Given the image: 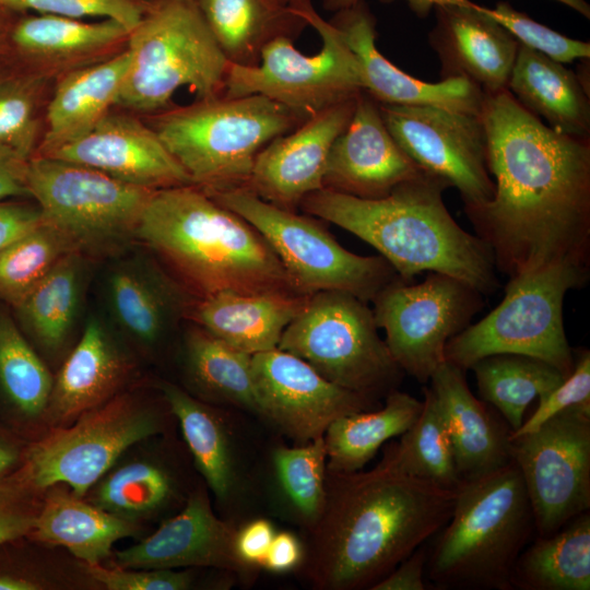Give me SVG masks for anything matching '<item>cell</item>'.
Returning <instances> with one entry per match:
<instances>
[{
  "label": "cell",
  "mask_w": 590,
  "mask_h": 590,
  "mask_svg": "<svg viewBox=\"0 0 590 590\" xmlns=\"http://www.w3.org/2000/svg\"><path fill=\"white\" fill-rule=\"evenodd\" d=\"M493 198L464 206L496 270L512 278L571 261L589 267L590 138L554 131L508 90L484 94Z\"/></svg>",
  "instance_id": "1"
},
{
  "label": "cell",
  "mask_w": 590,
  "mask_h": 590,
  "mask_svg": "<svg viewBox=\"0 0 590 590\" xmlns=\"http://www.w3.org/2000/svg\"><path fill=\"white\" fill-rule=\"evenodd\" d=\"M456 489L406 474L385 457L371 470L327 471L323 509L299 565L320 590L368 589L435 536Z\"/></svg>",
  "instance_id": "2"
},
{
  "label": "cell",
  "mask_w": 590,
  "mask_h": 590,
  "mask_svg": "<svg viewBox=\"0 0 590 590\" xmlns=\"http://www.w3.org/2000/svg\"><path fill=\"white\" fill-rule=\"evenodd\" d=\"M448 188L445 179L423 170L384 198L322 188L305 197L299 208L373 246L405 282L437 272L489 295L499 286L493 252L451 216L442 200Z\"/></svg>",
  "instance_id": "3"
},
{
  "label": "cell",
  "mask_w": 590,
  "mask_h": 590,
  "mask_svg": "<svg viewBox=\"0 0 590 590\" xmlns=\"http://www.w3.org/2000/svg\"><path fill=\"white\" fill-rule=\"evenodd\" d=\"M138 239L197 298L221 292L297 293L266 238L197 186L155 190Z\"/></svg>",
  "instance_id": "4"
},
{
  "label": "cell",
  "mask_w": 590,
  "mask_h": 590,
  "mask_svg": "<svg viewBox=\"0 0 590 590\" xmlns=\"http://www.w3.org/2000/svg\"><path fill=\"white\" fill-rule=\"evenodd\" d=\"M535 534L534 517L512 460L456 488L452 514L427 551L433 589L512 590L520 553Z\"/></svg>",
  "instance_id": "5"
},
{
  "label": "cell",
  "mask_w": 590,
  "mask_h": 590,
  "mask_svg": "<svg viewBox=\"0 0 590 590\" xmlns=\"http://www.w3.org/2000/svg\"><path fill=\"white\" fill-rule=\"evenodd\" d=\"M151 116L149 126L206 193L245 188L258 153L308 119L260 94L198 99Z\"/></svg>",
  "instance_id": "6"
},
{
  "label": "cell",
  "mask_w": 590,
  "mask_h": 590,
  "mask_svg": "<svg viewBox=\"0 0 590 590\" xmlns=\"http://www.w3.org/2000/svg\"><path fill=\"white\" fill-rule=\"evenodd\" d=\"M129 68L116 105L154 115L188 87L198 99L224 95L229 61L210 32L196 0H155L130 31Z\"/></svg>",
  "instance_id": "7"
},
{
  "label": "cell",
  "mask_w": 590,
  "mask_h": 590,
  "mask_svg": "<svg viewBox=\"0 0 590 590\" xmlns=\"http://www.w3.org/2000/svg\"><path fill=\"white\" fill-rule=\"evenodd\" d=\"M589 267L563 261L509 278L503 300L484 318L451 338L445 361L464 371L494 354L541 359L565 378L575 364L563 322L568 291L585 286Z\"/></svg>",
  "instance_id": "8"
},
{
  "label": "cell",
  "mask_w": 590,
  "mask_h": 590,
  "mask_svg": "<svg viewBox=\"0 0 590 590\" xmlns=\"http://www.w3.org/2000/svg\"><path fill=\"white\" fill-rule=\"evenodd\" d=\"M26 184L44 222L90 258L117 255L138 238L142 213L155 191L43 155L28 160Z\"/></svg>",
  "instance_id": "9"
},
{
  "label": "cell",
  "mask_w": 590,
  "mask_h": 590,
  "mask_svg": "<svg viewBox=\"0 0 590 590\" xmlns=\"http://www.w3.org/2000/svg\"><path fill=\"white\" fill-rule=\"evenodd\" d=\"M378 329L366 302L323 291L308 297L278 349L302 358L330 382L378 401L397 390L404 375Z\"/></svg>",
  "instance_id": "10"
},
{
  "label": "cell",
  "mask_w": 590,
  "mask_h": 590,
  "mask_svg": "<svg viewBox=\"0 0 590 590\" xmlns=\"http://www.w3.org/2000/svg\"><path fill=\"white\" fill-rule=\"evenodd\" d=\"M208 194L266 238L300 295L341 291L368 303L399 278L384 257L349 251L309 214L273 205L247 188Z\"/></svg>",
  "instance_id": "11"
},
{
  "label": "cell",
  "mask_w": 590,
  "mask_h": 590,
  "mask_svg": "<svg viewBox=\"0 0 590 590\" xmlns=\"http://www.w3.org/2000/svg\"><path fill=\"white\" fill-rule=\"evenodd\" d=\"M294 11L317 31L321 49L307 56L294 47L292 38L278 37L263 48L257 66L229 62L224 96L260 94L309 118L363 91L356 59L341 33L311 2Z\"/></svg>",
  "instance_id": "12"
},
{
  "label": "cell",
  "mask_w": 590,
  "mask_h": 590,
  "mask_svg": "<svg viewBox=\"0 0 590 590\" xmlns=\"http://www.w3.org/2000/svg\"><path fill=\"white\" fill-rule=\"evenodd\" d=\"M483 296L456 278L428 272L417 284L397 278L373 299V312L396 363L425 385L445 362L448 341L482 309Z\"/></svg>",
  "instance_id": "13"
},
{
  "label": "cell",
  "mask_w": 590,
  "mask_h": 590,
  "mask_svg": "<svg viewBox=\"0 0 590 590\" xmlns=\"http://www.w3.org/2000/svg\"><path fill=\"white\" fill-rule=\"evenodd\" d=\"M161 429L153 411L130 396H115L34 445L25 475L37 489L63 483L82 497L129 447Z\"/></svg>",
  "instance_id": "14"
},
{
  "label": "cell",
  "mask_w": 590,
  "mask_h": 590,
  "mask_svg": "<svg viewBox=\"0 0 590 590\" xmlns=\"http://www.w3.org/2000/svg\"><path fill=\"white\" fill-rule=\"evenodd\" d=\"M533 511L535 535L547 536L590 509V406H573L511 438Z\"/></svg>",
  "instance_id": "15"
},
{
  "label": "cell",
  "mask_w": 590,
  "mask_h": 590,
  "mask_svg": "<svg viewBox=\"0 0 590 590\" xmlns=\"http://www.w3.org/2000/svg\"><path fill=\"white\" fill-rule=\"evenodd\" d=\"M379 109L406 155L424 172L457 188L464 206L493 198L495 184L487 168V137L480 115L429 105L379 103Z\"/></svg>",
  "instance_id": "16"
},
{
  "label": "cell",
  "mask_w": 590,
  "mask_h": 590,
  "mask_svg": "<svg viewBox=\"0 0 590 590\" xmlns=\"http://www.w3.org/2000/svg\"><path fill=\"white\" fill-rule=\"evenodd\" d=\"M252 376L261 417L296 445L322 436L341 416L379 408L378 401L330 382L278 347L252 355Z\"/></svg>",
  "instance_id": "17"
},
{
  "label": "cell",
  "mask_w": 590,
  "mask_h": 590,
  "mask_svg": "<svg viewBox=\"0 0 590 590\" xmlns=\"http://www.w3.org/2000/svg\"><path fill=\"white\" fill-rule=\"evenodd\" d=\"M356 97L309 117L269 142L258 153L245 188L273 205L296 211L305 197L323 188L330 149L350 122Z\"/></svg>",
  "instance_id": "18"
},
{
  "label": "cell",
  "mask_w": 590,
  "mask_h": 590,
  "mask_svg": "<svg viewBox=\"0 0 590 590\" xmlns=\"http://www.w3.org/2000/svg\"><path fill=\"white\" fill-rule=\"evenodd\" d=\"M422 172L389 132L379 103L362 91L350 122L330 149L323 188L362 199H379Z\"/></svg>",
  "instance_id": "19"
},
{
  "label": "cell",
  "mask_w": 590,
  "mask_h": 590,
  "mask_svg": "<svg viewBox=\"0 0 590 590\" xmlns=\"http://www.w3.org/2000/svg\"><path fill=\"white\" fill-rule=\"evenodd\" d=\"M43 156L93 167L150 190L192 185L156 132L130 111H109L84 137Z\"/></svg>",
  "instance_id": "20"
},
{
  "label": "cell",
  "mask_w": 590,
  "mask_h": 590,
  "mask_svg": "<svg viewBox=\"0 0 590 590\" xmlns=\"http://www.w3.org/2000/svg\"><path fill=\"white\" fill-rule=\"evenodd\" d=\"M238 529L214 514L204 491L193 492L179 514L153 534L115 554L116 566L134 569L217 568L250 577L238 555Z\"/></svg>",
  "instance_id": "21"
},
{
  "label": "cell",
  "mask_w": 590,
  "mask_h": 590,
  "mask_svg": "<svg viewBox=\"0 0 590 590\" xmlns=\"http://www.w3.org/2000/svg\"><path fill=\"white\" fill-rule=\"evenodd\" d=\"M331 24L353 52L362 90L380 104L429 105L480 115L484 93L467 79L437 83L417 80L382 56L376 47V19L365 0L334 12Z\"/></svg>",
  "instance_id": "22"
},
{
  "label": "cell",
  "mask_w": 590,
  "mask_h": 590,
  "mask_svg": "<svg viewBox=\"0 0 590 590\" xmlns=\"http://www.w3.org/2000/svg\"><path fill=\"white\" fill-rule=\"evenodd\" d=\"M436 7L428 43L440 62V78L467 79L484 94L507 90L519 43L476 8Z\"/></svg>",
  "instance_id": "23"
},
{
  "label": "cell",
  "mask_w": 590,
  "mask_h": 590,
  "mask_svg": "<svg viewBox=\"0 0 590 590\" xmlns=\"http://www.w3.org/2000/svg\"><path fill=\"white\" fill-rule=\"evenodd\" d=\"M130 31L119 22L27 14L15 21L9 54L52 80L127 49Z\"/></svg>",
  "instance_id": "24"
},
{
  "label": "cell",
  "mask_w": 590,
  "mask_h": 590,
  "mask_svg": "<svg viewBox=\"0 0 590 590\" xmlns=\"http://www.w3.org/2000/svg\"><path fill=\"white\" fill-rule=\"evenodd\" d=\"M428 382L445 418L461 480L512 461L510 427L470 391L463 369L445 361Z\"/></svg>",
  "instance_id": "25"
},
{
  "label": "cell",
  "mask_w": 590,
  "mask_h": 590,
  "mask_svg": "<svg viewBox=\"0 0 590 590\" xmlns=\"http://www.w3.org/2000/svg\"><path fill=\"white\" fill-rule=\"evenodd\" d=\"M109 297L120 326L138 341L153 345L188 315L197 300L160 264L144 258L119 263L109 276Z\"/></svg>",
  "instance_id": "26"
},
{
  "label": "cell",
  "mask_w": 590,
  "mask_h": 590,
  "mask_svg": "<svg viewBox=\"0 0 590 590\" xmlns=\"http://www.w3.org/2000/svg\"><path fill=\"white\" fill-rule=\"evenodd\" d=\"M308 297L290 292H221L197 298L188 318L228 345L253 355L278 347Z\"/></svg>",
  "instance_id": "27"
},
{
  "label": "cell",
  "mask_w": 590,
  "mask_h": 590,
  "mask_svg": "<svg viewBox=\"0 0 590 590\" xmlns=\"http://www.w3.org/2000/svg\"><path fill=\"white\" fill-rule=\"evenodd\" d=\"M128 49L55 80L34 155H48L88 133L116 105L129 68Z\"/></svg>",
  "instance_id": "28"
},
{
  "label": "cell",
  "mask_w": 590,
  "mask_h": 590,
  "mask_svg": "<svg viewBox=\"0 0 590 590\" xmlns=\"http://www.w3.org/2000/svg\"><path fill=\"white\" fill-rule=\"evenodd\" d=\"M129 371L126 355L92 318L54 381L46 409L57 421L78 417L115 397Z\"/></svg>",
  "instance_id": "29"
},
{
  "label": "cell",
  "mask_w": 590,
  "mask_h": 590,
  "mask_svg": "<svg viewBox=\"0 0 590 590\" xmlns=\"http://www.w3.org/2000/svg\"><path fill=\"white\" fill-rule=\"evenodd\" d=\"M507 90L554 131L590 138V95L564 63L519 44Z\"/></svg>",
  "instance_id": "30"
},
{
  "label": "cell",
  "mask_w": 590,
  "mask_h": 590,
  "mask_svg": "<svg viewBox=\"0 0 590 590\" xmlns=\"http://www.w3.org/2000/svg\"><path fill=\"white\" fill-rule=\"evenodd\" d=\"M226 59L257 66L263 48L278 37L296 38L307 23L275 0H196Z\"/></svg>",
  "instance_id": "31"
},
{
  "label": "cell",
  "mask_w": 590,
  "mask_h": 590,
  "mask_svg": "<svg viewBox=\"0 0 590 590\" xmlns=\"http://www.w3.org/2000/svg\"><path fill=\"white\" fill-rule=\"evenodd\" d=\"M137 532L131 520L62 491L47 496L31 531L36 540L63 546L85 564H99L118 540Z\"/></svg>",
  "instance_id": "32"
},
{
  "label": "cell",
  "mask_w": 590,
  "mask_h": 590,
  "mask_svg": "<svg viewBox=\"0 0 590 590\" xmlns=\"http://www.w3.org/2000/svg\"><path fill=\"white\" fill-rule=\"evenodd\" d=\"M161 390L205 483L219 500L233 499L240 479L226 422L214 409L173 384H161Z\"/></svg>",
  "instance_id": "33"
},
{
  "label": "cell",
  "mask_w": 590,
  "mask_h": 590,
  "mask_svg": "<svg viewBox=\"0 0 590 590\" xmlns=\"http://www.w3.org/2000/svg\"><path fill=\"white\" fill-rule=\"evenodd\" d=\"M423 401L393 390L385 405L333 421L323 434L327 471L349 473L362 470L389 439L405 433L416 421Z\"/></svg>",
  "instance_id": "34"
},
{
  "label": "cell",
  "mask_w": 590,
  "mask_h": 590,
  "mask_svg": "<svg viewBox=\"0 0 590 590\" xmlns=\"http://www.w3.org/2000/svg\"><path fill=\"white\" fill-rule=\"evenodd\" d=\"M511 586L519 590H589V511L551 535H536L518 556Z\"/></svg>",
  "instance_id": "35"
},
{
  "label": "cell",
  "mask_w": 590,
  "mask_h": 590,
  "mask_svg": "<svg viewBox=\"0 0 590 590\" xmlns=\"http://www.w3.org/2000/svg\"><path fill=\"white\" fill-rule=\"evenodd\" d=\"M185 367L201 396L261 417L252 376V355L194 324L185 335Z\"/></svg>",
  "instance_id": "36"
},
{
  "label": "cell",
  "mask_w": 590,
  "mask_h": 590,
  "mask_svg": "<svg viewBox=\"0 0 590 590\" xmlns=\"http://www.w3.org/2000/svg\"><path fill=\"white\" fill-rule=\"evenodd\" d=\"M474 371L480 397L504 417L511 433L523 423L527 408L563 382L552 365L520 354H494L479 359Z\"/></svg>",
  "instance_id": "37"
},
{
  "label": "cell",
  "mask_w": 590,
  "mask_h": 590,
  "mask_svg": "<svg viewBox=\"0 0 590 590\" xmlns=\"http://www.w3.org/2000/svg\"><path fill=\"white\" fill-rule=\"evenodd\" d=\"M54 83L13 55H0V143L26 158L36 153Z\"/></svg>",
  "instance_id": "38"
},
{
  "label": "cell",
  "mask_w": 590,
  "mask_h": 590,
  "mask_svg": "<svg viewBox=\"0 0 590 590\" xmlns=\"http://www.w3.org/2000/svg\"><path fill=\"white\" fill-rule=\"evenodd\" d=\"M84 256H64L16 307L37 342L55 352L68 340L78 315Z\"/></svg>",
  "instance_id": "39"
},
{
  "label": "cell",
  "mask_w": 590,
  "mask_h": 590,
  "mask_svg": "<svg viewBox=\"0 0 590 590\" xmlns=\"http://www.w3.org/2000/svg\"><path fill=\"white\" fill-rule=\"evenodd\" d=\"M423 408L413 425L384 456L400 471L456 489L461 483L441 410L427 386Z\"/></svg>",
  "instance_id": "40"
},
{
  "label": "cell",
  "mask_w": 590,
  "mask_h": 590,
  "mask_svg": "<svg viewBox=\"0 0 590 590\" xmlns=\"http://www.w3.org/2000/svg\"><path fill=\"white\" fill-rule=\"evenodd\" d=\"M70 252L71 243L45 222L9 244L0 250V299L16 308Z\"/></svg>",
  "instance_id": "41"
},
{
  "label": "cell",
  "mask_w": 590,
  "mask_h": 590,
  "mask_svg": "<svg viewBox=\"0 0 590 590\" xmlns=\"http://www.w3.org/2000/svg\"><path fill=\"white\" fill-rule=\"evenodd\" d=\"M272 463L286 505L309 530L318 520L326 498L327 449L323 435L295 447H278Z\"/></svg>",
  "instance_id": "42"
},
{
  "label": "cell",
  "mask_w": 590,
  "mask_h": 590,
  "mask_svg": "<svg viewBox=\"0 0 590 590\" xmlns=\"http://www.w3.org/2000/svg\"><path fill=\"white\" fill-rule=\"evenodd\" d=\"M174 480L162 465L140 460L115 470L98 485L93 504L129 519L151 515L173 497Z\"/></svg>",
  "instance_id": "43"
},
{
  "label": "cell",
  "mask_w": 590,
  "mask_h": 590,
  "mask_svg": "<svg viewBox=\"0 0 590 590\" xmlns=\"http://www.w3.org/2000/svg\"><path fill=\"white\" fill-rule=\"evenodd\" d=\"M0 382L14 405L27 415L46 410L54 380L15 323L0 314Z\"/></svg>",
  "instance_id": "44"
},
{
  "label": "cell",
  "mask_w": 590,
  "mask_h": 590,
  "mask_svg": "<svg viewBox=\"0 0 590 590\" xmlns=\"http://www.w3.org/2000/svg\"><path fill=\"white\" fill-rule=\"evenodd\" d=\"M477 10L506 28L519 44L562 63L590 58V43L567 37L514 9L498 2L494 9L476 5Z\"/></svg>",
  "instance_id": "45"
},
{
  "label": "cell",
  "mask_w": 590,
  "mask_h": 590,
  "mask_svg": "<svg viewBox=\"0 0 590 590\" xmlns=\"http://www.w3.org/2000/svg\"><path fill=\"white\" fill-rule=\"evenodd\" d=\"M155 0H0L14 12L54 14L74 19L101 17L134 28Z\"/></svg>",
  "instance_id": "46"
},
{
  "label": "cell",
  "mask_w": 590,
  "mask_h": 590,
  "mask_svg": "<svg viewBox=\"0 0 590 590\" xmlns=\"http://www.w3.org/2000/svg\"><path fill=\"white\" fill-rule=\"evenodd\" d=\"M590 406V351H579L571 373L560 385L542 398L535 411L522 425L511 433L510 438L539 428L543 423L573 406Z\"/></svg>",
  "instance_id": "47"
},
{
  "label": "cell",
  "mask_w": 590,
  "mask_h": 590,
  "mask_svg": "<svg viewBox=\"0 0 590 590\" xmlns=\"http://www.w3.org/2000/svg\"><path fill=\"white\" fill-rule=\"evenodd\" d=\"M88 575L108 590H186L192 585L189 571L174 569L106 568L85 564Z\"/></svg>",
  "instance_id": "48"
},
{
  "label": "cell",
  "mask_w": 590,
  "mask_h": 590,
  "mask_svg": "<svg viewBox=\"0 0 590 590\" xmlns=\"http://www.w3.org/2000/svg\"><path fill=\"white\" fill-rule=\"evenodd\" d=\"M38 511L22 489L0 487V544L31 533Z\"/></svg>",
  "instance_id": "49"
},
{
  "label": "cell",
  "mask_w": 590,
  "mask_h": 590,
  "mask_svg": "<svg viewBox=\"0 0 590 590\" xmlns=\"http://www.w3.org/2000/svg\"><path fill=\"white\" fill-rule=\"evenodd\" d=\"M427 548L425 544L402 560L392 571L375 583L370 590H427L425 578Z\"/></svg>",
  "instance_id": "50"
},
{
  "label": "cell",
  "mask_w": 590,
  "mask_h": 590,
  "mask_svg": "<svg viewBox=\"0 0 590 590\" xmlns=\"http://www.w3.org/2000/svg\"><path fill=\"white\" fill-rule=\"evenodd\" d=\"M43 222L37 204L0 201V250Z\"/></svg>",
  "instance_id": "51"
},
{
  "label": "cell",
  "mask_w": 590,
  "mask_h": 590,
  "mask_svg": "<svg viewBox=\"0 0 590 590\" xmlns=\"http://www.w3.org/2000/svg\"><path fill=\"white\" fill-rule=\"evenodd\" d=\"M275 531L271 522L256 519L238 529L236 548L239 557L252 567H261Z\"/></svg>",
  "instance_id": "52"
},
{
  "label": "cell",
  "mask_w": 590,
  "mask_h": 590,
  "mask_svg": "<svg viewBox=\"0 0 590 590\" xmlns=\"http://www.w3.org/2000/svg\"><path fill=\"white\" fill-rule=\"evenodd\" d=\"M30 158L0 143V201L30 197L26 169Z\"/></svg>",
  "instance_id": "53"
},
{
  "label": "cell",
  "mask_w": 590,
  "mask_h": 590,
  "mask_svg": "<svg viewBox=\"0 0 590 590\" xmlns=\"http://www.w3.org/2000/svg\"><path fill=\"white\" fill-rule=\"evenodd\" d=\"M303 558L302 543L293 533L275 532L261 567L273 573H285L299 567Z\"/></svg>",
  "instance_id": "54"
},
{
  "label": "cell",
  "mask_w": 590,
  "mask_h": 590,
  "mask_svg": "<svg viewBox=\"0 0 590 590\" xmlns=\"http://www.w3.org/2000/svg\"><path fill=\"white\" fill-rule=\"evenodd\" d=\"M382 2H391L393 0H380ZM409 8L418 16H427L433 9L439 5H463L471 7L474 4L471 0H405Z\"/></svg>",
  "instance_id": "55"
},
{
  "label": "cell",
  "mask_w": 590,
  "mask_h": 590,
  "mask_svg": "<svg viewBox=\"0 0 590 590\" xmlns=\"http://www.w3.org/2000/svg\"><path fill=\"white\" fill-rule=\"evenodd\" d=\"M13 12L0 5V55L9 54L10 51V34L16 21L11 16Z\"/></svg>",
  "instance_id": "56"
},
{
  "label": "cell",
  "mask_w": 590,
  "mask_h": 590,
  "mask_svg": "<svg viewBox=\"0 0 590 590\" xmlns=\"http://www.w3.org/2000/svg\"><path fill=\"white\" fill-rule=\"evenodd\" d=\"M40 583L14 575H0V590H36Z\"/></svg>",
  "instance_id": "57"
},
{
  "label": "cell",
  "mask_w": 590,
  "mask_h": 590,
  "mask_svg": "<svg viewBox=\"0 0 590 590\" xmlns=\"http://www.w3.org/2000/svg\"><path fill=\"white\" fill-rule=\"evenodd\" d=\"M575 75L583 91L590 95V58L578 59Z\"/></svg>",
  "instance_id": "58"
},
{
  "label": "cell",
  "mask_w": 590,
  "mask_h": 590,
  "mask_svg": "<svg viewBox=\"0 0 590 590\" xmlns=\"http://www.w3.org/2000/svg\"><path fill=\"white\" fill-rule=\"evenodd\" d=\"M556 1L571 8L573 10H575L576 12H578L586 19L590 17V5L586 0H556Z\"/></svg>",
  "instance_id": "59"
},
{
  "label": "cell",
  "mask_w": 590,
  "mask_h": 590,
  "mask_svg": "<svg viewBox=\"0 0 590 590\" xmlns=\"http://www.w3.org/2000/svg\"><path fill=\"white\" fill-rule=\"evenodd\" d=\"M14 461L15 453L11 449L0 445V473L10 468Z\"/></svg>",
  "instance_id": "60"
},
{
  "label": "cell",
  "mask_w": 590,
  "mask_h": 590,
  "mask_svg": "<svg viewBox=\"0 0 590 590\" xmlns=\"http://www.w3.org/2000/svg\"><path fill=\"white\" fill-rule=\"evenodd\" d=\"M358 0H323V8L331 12L349 8L355 4Z\"/></svg>",
  "instance_id": "61"
},
{
  "label": "cell",
  "mask_w": 590,
  "mask_h": 590,
  "mask_svg": "<svg viewBox=\"0 0 590 590\" xmlns=\"http://www.w3.org/2000/svg\"><path fill=\"white\" fill-rule=\"evenodd\" d=\"M280 4L293 10L300 8L304 4L310 3L311 0H275Z\"/></svg>",
  "instance_id": "62"
}]
</instances>
